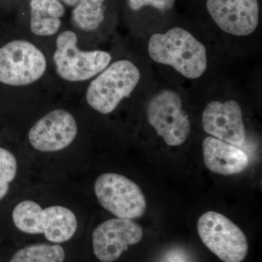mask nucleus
Instances as JSON below:
<instances>
[{
  "label": "nucleus",
  "mask_w": 262,
  "mask_h": 262,
  "mask_svg": "<svg viewBox=\"0 0 262 262\" xmlns=\"http://www.w3.org/2000/svg\"><path fill=\"white\" fill-rule=\"evenodd\" d=\"M150 57L168 65L189 79L199 78L208 65L206 48L190 32L180 27L165 34H155L148 44Z\"/></svg>",
  "instance_id": "obj_1"
},
{
  "label": "nucleus",
  "mask_w": 262,
  "mask_h": 262,
  "mask_svg": "<svg viewBox=\"0 0 262 262\" xmlns=\"http://www.w3.org/2000/svg\"><path fill=\"white\" fill-rule=\"evenodd\" d=\"M140 79V71L133 62H113L91 81L85 91L86 102L98 113H112L130 97Z\"/></svg>",
  "instance_id": "obj_2"
},
{
  "label": "nucleus",
  "mask_w": 262,
  "mask_h": 262,
  "mask_svg": "<svg viewBox=\"0 0 262 262\" xmlns=\"http://www.w3.org/2000/svg\"><path fill=\"white\" fill-rule=\"evenodd\" d=\"M12 218L22 232L43 234L48 241L55 244L70 241L77 229V217L69 208L61 206L42 208L32 201L19 203L13 209Z\"/></svg>",
  "instance_id": "obj_3"
},
{
  "label": "nucleus",
  "mask_w": 262,
  "mask_h": 262,
  "mask_svg": "<svg viewBox=\"0 0 262 262\" xmlns=\"http://www.w3.org/2000/svg\"><path fill=\"white\" fill-rule=\"evenodd\" d=\"M72 30L63 31L56 39L53 60L57 75L63 80L81 82L91 80L110 64L112 56L103 51H82Z\"/></svg>",
  "instance_id": "obj_4"
},
{
  "label": "nucleus",
  "mask_w": 262,
  "mask_h": 262,
  "mask_svg": "<svg viewBox=\"0 0 262 262\" xmlns=\"http://www.w3.org/2000/svg\"><path fill=\"white\" fill-rule=\"evenodd\" d=\"M48 70L42 50L27 39H14L0 48V82L13 87L30 85Z\"/></svg>",
  "instance_id": "obj_5"
},
{
  "label": "nucleus",
  "mask_w": 262,
  "mask_h": 262,
  "mask_svg": "<svg viewBox=\"0 0 262 262\" xmlns=\"http://www.w3.org/2000/svg\"><path fill=\"white\" fill-rule=\"evenodd\" d=\"M198 232L205 246L224 262H242L247 256L246 236L225 215L211 211L203 213Z\"/></svg>",
  "instance_id": "obj_6"
},
{
  "label": "nucleus",
  "mask_w": 262,
  "mask_h": 262,
  "mask_svg": "<svg viewBox=\"0 0 262 262\" xmlns=\"http://www.w3.org/2000/svg\"><path fill=\"white\" fill-rule=\"evenodd\" d=\"M101 206L117 218L135 220L146 212V201L138 184L120 174L103 173L94 184Z\"/></svg>",
  "instance_id": "obj_7"
},
{
  "label": "nucleus",
  "mask_w": 262,
  "mask_h": 262,
  "mask_svg": "<svg viewBox=\"0 0 262 262\" xmlns=\"http://www.w3.org/2000/svg\"><path fill=\"white\" fill-rule=\"evenodd\" d=\"M147 118L169 146L182 145L190 133V120L183 110L182 98L171 90H162L151 98Z\"/></svg>",
  "instance_id": "obj_8"
},
{
  "label": "nucleus",
  "mask_w": 262,
  "mask_h": 262,
  "mask_svg": "<svg viewBox=\"0 0 262 262\" xmlns=\"http://www.w3.org/2000/svg\"><path fill=\"white\" fill-rule=\"evenodd\" d=\"M78 126L75 117L63 108L52 110L31 127L28 139L34 149L54 152L68 147L75 141Z\"/></svg>",
  "instance_id": "obj_9"
},
{
  "label": "nucleus",
  "mask_w": 262,
  "mask_h": 262,
  "mask_svg": "<svg viewBox=\"0 0 262 262\" xmlns=\"http://www.w3.org/2000/svg\"><path fill=\"white\" fill-rule=\"evenodd\" d=\"M142 237V228L134 221L120 218L105 221L93 233L95 256L102 262L116 261L129 246L139 244Z\"/></svg>",
  "instance_id": "obj_10"
},
{
  "label": "nucleus",
  "mask_w": 262,
  "mask_h": 262,
  "mask_svg": "<svg viewBox=\"0 0 262 262\" xmlns=\"http://www.w3.org/2000/svg\"><path fill=\"white\" fill-rule=\"evenodd\" d=\"M206 8L216 25L228 34L244 37L257 28L258 0H207Z\"/></svg>",
  "instance_id": "obj_11"
},
{
  "label": "nucleus",
  "mask_w": 262,
  "mask_h": 262,
  "mask_svg": "<svg viewBox=\"0 0 262 262\" xmlns=\"http://www.w3.org/2000/svg\"><path fill=\"white\" fill-rule=\"evenodd\" d=\"M202 124L207 134L215 139L236 146H242L246 142L242 110L233 100L208 103L203 111Z\"/></svg>",
  "instance_id": "obj_12"
},
{
  "label": "nucleus",
  "mask_w": 262,
  "mask_h": 262,
  "mask_svg": "<svg viewBox=\"0 0 262 262\" xmlns=\"http://www.w3.org/2000/svg\"><path fill=\"white\" fill-rule=\"evenodd\" d=\"M203 153L207 168L221 175L242 173L249 165L248 155L244 151L212 136L203 141Z\"/></svg>",
  "instance_id": "obj_13"
},
{
  "label": "nucleus",
  "mask_w": 262,
  "mask_h": 262,
  "mask_svg": "<svg viewBox=\"0 0 262 262\" xmlns=\"http://www.w3.org/2000/svg\"><path fill=\"white\" fill-rule=\"evenodd\" d=\"M106 0H80L72 11V21L82 32L96 30L105 18Z\"/></svg>",
  "instance_id": "obj_14"
},
{
  "label": "nucleus",
  "mask_w": 262,
  "mask_h": 262,
  "mask_svg": "<svg viewBox=\"0 0 262 262\" xmlns=\"http://www.w3.org/2000/svg\"><path fill=\"white\" fill-rule=\"evenodd\" d=\"M65 256L58 245L36 244L19 250L10 262H63Z\"/></svg>",
  "instance_id": "obj_15"
},
{
  "label": "nucleus",
  "mask_w": 262,
  "mask_h": 262,
  "mask_svg": "<svg viewBox=\"0 0 262 262\" xmlns=\"http://www.w3.org/2000/svg\"><path fill=\"white\" fill-rule=\"evenodd\" d=\"M30 29L34 35L48 37L56 35L62 25L61 18H54L46 13L30 10Z\"/></svg>",
  "instance_id": "obj_16"
},
{
  "label": "nucleus",
  "mask_w": 262,
  "mask_h": 262,
  "mask_svg": "<svg viewBox=\"0 0 262 262\" xmlns=\"http://www.w3.org/2000/svg\"><path fill=\"white\" fill-rule=\"evenodd\" d=\"M18 164L9 150L0 147V201L8 194L10 184L16 177Z\"/></svg>",
  "instance_id": "obj_17"
},
{
  "label": "nucleus",
  "mask_w": 262,
  "mask_h": 262,
  "mask_svg": "<svg viewBox=\"0 0 262 262\" xmlns=\"http://www.w3.org/2000/svg\"><path fill=\"white\" fill-rule=\"evenodd\" d=\"M30 10H37L41 13L61 18L65 15L64 5L60 0H31Z\"/></svg>",
  "instance_id": "obj_18"
},
{
  "label": "nucleus",
  "mask_w": 262,
  "mask_h": 262,
  "mask_svg": "<svg viewBox=\"0 0 262 262\" xmlns=\"http://www.w3.org/2000/svg\"><path fill=\"white\" fill-rule=\"evenodd\" d=\"M131 10H139L146 6H151L160 11L171 9L176 0H127Z\"/></svg>",
  "instance_id": "obj_19"
},
{
  "label": "nucleus",
  "mask_w": 262,
  "mask_h": 262,
  "mask_svg": "<svg viewBox=\"0 0 262 262\" xmlns=\"http://www.w3.org/2000/svg\"><path fill=\"white\" fill-rule=\"evenodd\" d=\"M63 4L70 7H75L80 0H60Z\"/></svg>",
  "instance_id": "obj_20"
}]
</instances>
